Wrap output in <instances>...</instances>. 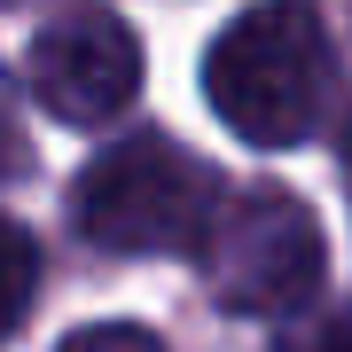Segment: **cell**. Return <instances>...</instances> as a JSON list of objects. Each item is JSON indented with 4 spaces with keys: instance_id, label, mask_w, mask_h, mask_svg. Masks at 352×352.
I'll return each instance as SVG.
<instances>
[{
    "instance_id": "cell-1",
    "label": "cell",
    "mask_w": 352,
    "mask_h": 352,
    "mask_svg": "<svg viewBox=\"0 0 352 352\" xmlns=\"http://www.w3.org/2000/svg\"><path fill=\"white\" fill-rule=\"evenodd\" d=\"M329 78L337 55L314 0H258L204 55V102L251 149H298L329 110Z\"/></svg>"
},
{
    "instance_id": "cell-2",
    "label": "cell",
    "mask_w": 352,
    "mask_h": 352,
    "mask_svg": "<svg viewBox=\"0 0 352 352\" xmlns=\"http://www.w3.org/2000/svg\"><path fill=\"white\" fill-rule=\"evenodd\" d=\"M219 180L212 164L188 157L164 133H126L118 149H102L71 188V227L94 251H126V258H157V251H204L219 219Z\"/></svg>"
},
{
    "instance_id": "cell-3",
    "label": "cell",
    "mask_w": 352,
    "mask_h": 352,
    "mask_svg": "<svg viewBox=\"0 0 352 352\" xmlns=\"http://www.w3.org/2000/svg\"><path fill=\"white\" fill-rule=\"evenodd\" d=\"M196 258H204V282H212V298L227 314H298V305H314V289L329 274L314 212L282 188L227 196Z\"/></svg>"
},
{
    "instance_id": "cell-4",
    "label": "cell",
    "mask_w": 352,
    "mask_h": 352,
    "mask_svg": "<svg viewBox=\"0 0 352 352\" xmlns=\"http://www.w3.org/2000/svg\"><path fill=\"white\" fill-rule=\"evenodd\" d=\"M24 87L47 118L63 126H110L141 94V39L118 24L110 8H71L32 39Z\"/></svg>"
},
{
    "instance_id": "cell-5",
    "label": "cell",
    "mask_w": 352,
    "mask_h": 352,
    "mask_svg": "<svg viewBox=\"0 0 352 352\" xmlns=\"http://www.w3.org/2000/svg\"><path fill=\"white\" fill-rule=\"evenodd\" d=\"M0 251H8V289H0V314H8V329H24V314H32V282H39V243L24 235V227H0Z\"/></svg>"
},
{
    "instance_id": "cell-6",
    "label": "cell",
    "mask_w": 352,
    "mask_h": 352,
    "mask_svg": "<svg viewBox=\"0 0 352 352\" xmlns=\"http://www.w3.org/2000/svg\"><path fill=\"white\" fill-rule=\"evenodd\" d=\"M55 352H164L149 329H133V321H87V329H71Z\"/></svg>"
},
{
    "instance_id": "cell-7",
    "label": "cell",
    "mask_w": 352,
    "mask_h": 352,
    "mask_svg": "<svg viewBox=\"0 0 352 352\" xmlns=\"http://www.w3.org/2000/svg\"><path fill=\"white\" fill-rule=\"evenodd\" d=\"M289 352H352V314H329L321 329H305Z\"/></svg>"
},
{
    "instance_id": "cell-8",
    "label": "cell",
    "mask_w": 352,
    "mask_h": 352,
    "mask_svg": "<svg viewBox=\"0 0 352 352\" xmlns=\"http://www.w3.org/2000/svg\"><path fill=\"white\" fill-rule=\"evenodd\" d=\"M337 164H344V188H352V110H344V126H337Z\"/></svg>"
}]
</instances>
